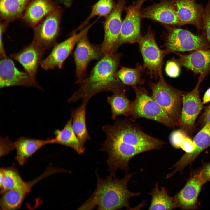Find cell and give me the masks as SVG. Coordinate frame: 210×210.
<instances>
[{
  "label": "cell",
  "mask_w": 210,
  "mask_h": 210,
  "mask_svg": "<svg viewBox=\"0 0 210 210\" xmlns=\"http://www.w3.org/2000/svg\"><path fill=\"white\" fill-rule=\"evenodd\" d=\"M106 139L99 150L108 155L107 162L110 175L116 176L120 169L129 173V163L136 155L161 149L166 143L144 132L140 126L127 119H116L113 125L102 126Z\"/></svg>",
  "instance_id": "cell-1"
},
{
  "label": "cell",
  "mask_w": 210,
  "mask_h": 210,
  "mask_svg": "<svg viewBox=\"0 0 210 210\" xmlns=\"http://www.w3.org/2000/svg\"><path fill=\"white\" fill-rule=\"evenodd\" d=\"M122 56L121 53L104 54L92 68L90 75L79 83L80 87L68 99V102L74 103L85 98L90 99L102 92H113L126 89L117 76Z\"/></svg>",
  "instance_id": "cell-2"
},
{
  "label": "cell",
  "mask_w": 210,
  "mask_h": 210,
  "mask_svg": "<svg viewBox=\"0 0 210 210\" xmlns=\"http://www.w3.org/2000/svg\"><path fill=\"white\" fill-rule=\"evenodd\" d=\"M97 187L91 196L80 206V209L118 210L132 209L130 199L141 193L133 192L127 188L128 183L135 173H126L122 179L111 175L105 179L96 172Z\"/></svg>",
  "instance_id": "cell-3"
},
{
  "label": "cell",
  "mask_w": 210,
  "mask_h": 210,
  "mask_svg": "<svg viewBox=\"0 0 210 210\" xmlns=\"http://www.w3.org/2000/svg\"><path fill=\"white\" fill-rule=\"evenodd\" d=\"M135 97L131 102L128 116L133 122L144 118L158 122L172 128L176 125L157 103L150 96L147 91L141 86L133 88Z\"/></svg>",
  "instance_id": "cell-4"
},
{
  "label": "cell",
  "mask_w": 210,
  "mask_h": 210,
  "mask_svg": "<svg viewBox=\"0 0 210 210\" xmlns=\"http://www.w3.org/2000/svg\"><path fill=\"white\" fill-rule=\"evenodd\" d=\"M164 27L167 30L164 45L166 55L171 52L210 49V43L202 34H197L176 26Z\"/></svg>",
  "instance_id": "cell-5"
},
{
  "label": "cell",
  "mask_w": 210,
  "mask_h": 210,
  "mask_svg": "<svg viewBox=\"0 0 210 210\" xmlns=\"http://www.w3.org/2000/svg\"><path fill=\"white\" fill-rule=\"evenodd\" d=\"M150 86L152 97L173 122L176 126L179 118L183 94L186 92L175 88L169 84L162 74Z\"/></svg>",
  "instance_id": "cell-6"
},
{
  "label": "cell",
  "mask_w": 210,
  "mask_h": 210,
  "mask_svg": "<svg viewBox=\"0 0 210 210\" xmlns=\"http://www.w3.org/2000/svg\"><path fill=\"white\" fill-rule=\"evenodd\" d=\"M206 76L200 75L197 83L191 91L183 95L180 116L176 126L191 136L196 127L195 122L203 108V102L200 97V86Z\"/></svg>",
  "instance_id": "cell-7"
},
{
  "label": "cell",
  "mask_w": 210,
  "mask_h": 210,
  "mask_svg": "<svg viewBox=\"0 0 210 210\" xmlns=\"http://www.w3.org/2000/svg\"><path fill=\"white\" fill-rule=\"evenodd\" d=\"M144 61V70L151 78L157 79L162 74L164 50H161L155 41L153 32L149 29L138 42Z\"/></svg>",
  "instance_id": "cell-8"
},
{
  "label": "cell",
  "mask_w": 210,
  "mask_h": 210,
  "mask_svg": "<svg viewBox=\"0 0 210 210\" xmlns=\"http://www.w3.org/2000/svg\"><path fill=\"white\" fill-rule=\"evenodd\" d=\"M62 15L61 7L58 6L33 27L32 42L46 51L53 48L60 33Z\"/></svg>",
  "instance_id": "cell-9"
},
{
  "label": "cell",
  "mask_w": 210,
  "mask_h": 210,
  "mask_svg": "<svg viewBox=\"0 0 210 210\" xmlns=\"http://www.w3.org/2000/svg\"><path fill=\"white\" fill-rule=\"evenodd\" d=\"M73 53L76 66V76L79 83L88 76L87 68L89 63L93 60H99L104 55L101 45H95L89 40L86 34L78 41Z\"/></svg>",
  "instance_id": "cell-10"
},
{
  "label": "cell",
  "mask_w": 210,
  "mask_h": 210,
  "mask_svg": "<svg viewBox=\"0 0 210 210\" xmlns=\"http://www.w3.org/2000/svg\"><path fill=\"white\" fill-rule=\"evenodd\" d=\"M95 23L94 22L79 33L73 32L67 39L57 43L48 56L41 60L40 63L41 67L46 70L56 68L61 69L76 44L83 36L87 34L90 28Z\"/></svg>",
  "instance_id": "cell-11"
},
{
  "label": "cell",
  "mask_w": 210,
  "mask_h": 210,
  "mask_svg": "<svg viewBox=\"0 0 210 210\" xmlns=\"http://www.w3.org/2000/svg\"><path fill=\"white\" fill-rule=\"evenodd\" d=\"M140 10L133 4L127 7L126 14L122 22L120 32L113 46L112 53H116L124 44L138 43L141 38Z\"/></svg>",
  "instance_id": "cell-12"
},
{
  "label": "cell",
  "mask_w": 210,
  "mask_h": 210,
  "mask_svg": "<svg viewBox=\"0 0 210 210\" xmlns=\"http://www.w3.org/2000/svg\"><path fill=\"white\" fill-rule=\"evenodd\" d=\"M125 0H116L113 8L104 22V37L101 46L104 55L112 53L114 44L119 36L123 21L122 15L126 10Z\"/></svg>",
  "instance_id": "cell-13"
},
{
  "label": "cell",
  "mask_w": 210,
  "mask_h": 210,
  "mask_svg": "<svg viewBox=\"0 0 210 210\" xmlns=\"http://www.w3.org/2000/svg\"><path fill=\"white\" fill-rule=\"evenodd\" d=\"M63 169L51 166L47 168L41 175L35 179L25 182L20 188L6 191L2 194L0 206L2 210H13L21 208L24 199L36 183L47 176L56 173L63 172Z\"/></svg>",
  "instance_id": "cell-14"
},
{
  "label": "cell",
  "mask_w": 210,
  "mask_h": 210,
  "mask_svg": "<svg viewBox=\"0 0 210 210\" xmlns=\"http://www.w3.org/2000/svg\"><path fill=\"white\" fill-rule=\"evenodd\" d=\"M205 183L199 171L192 175L184 187L172 197L175 208L184 209L197 208L198 196Z\"/></svg>",
  "instance_id": "cell-15"
},
{
  "label": "cell",
  "mask_w": 210,
  "mask_h": 210,
  "mask_svg": "<svg viewBox=\"0 0 210 210\" xmlns=\"http://www.w3.org/2000/svg\"><path fill=\"white\" fill-rule=\"evenodd\" d=\"M178 56L172 59L180 66L192 71L195 75L205 76L210 72V49H200L189 52L188 54L174 53Z\"/></svg>",
  "instance_id": "cell-16"
},
{
  "label": "cell",
  "mask_w": 210,
  "mask_h": 210,
  "mask_svg": "<svg viewBox=\"0 0 210 210\" xmlns=\"http://www.w3.org/2000/svg\"><path fill=\"white\" fill-rule=\"evenodd\" d=\"M15 86L39 88L26 72L18 69L10 58L7 56L0 58V88Z\"/></svg>",
  "instance_id": "cell-17"
},
{
  "label": "cell",
  "mask_w": 210,
  "mask_h": 210,
  "mask_svg": "<svg viewBox=\"0 0 210 210\" xmlns=\"http://www.w3.org/2000/svg\"><path fill=\"white\" fill-rule=\"evenodd\" d=\"M46 50L32 42L23 47L18 52L13 53L10 57L19 63L33 82L40 87L36 81L38 69Z\"/></svg>",
  "instance_id": "cell-18"
},
{
  "label": "cell",
  "mask_w": 210,
  "mask_h": 210,
  "mask_svg": "<svg viewBox=\"0 0 210 210\" xmlns=\"http://www.w3.org/2000/svg\"><path fill=\"white\" fill-rule=\"evenodd\" d=\"M142 18H147L163 24L164 25L180 26L179 20L172 0H161L147 7L141 11Z\"/></svg>",
  "instance_id": "cell-19"
},
{
  "label": "cell",
  "mask_w": 210,
  "mask_h": 210,
  "mask_svg": "<svg viewBox=\"0 0 210 210\" xmlns=\"http://www.w3.org/2000/svg\"><path fill=\"white\" fill-rule=\"evenodd\" d=\"M195 146L191 152L185 153L169 168H174L166 177L167 179L171 177L177 172H182L185 167L192 163L198 156L210 146V125L208 123L204 125L193 139Z\"/></svg>",
  "instance_id": "cell-20"
},
{
  "label": "cell",
  "mask_w": 210,
  "mask_h": 210,
  "mask_svg": "<svg viewBox=\"0 0 210 210\" xmlns=\"http://www.w3.org/2000/svg\"><path fill=\"white\" fill-rule=\"evenodd\" d=\"M196 0H172L178 18L182 25L192 24L198 31L202 30V6L197 3Z\"/></svg>",
  "instance_id": "cell-21"
},
{
  "label": "cell",
  "mask_w": 210,
  "mask_h": 210,
  "mask_svg": "<svg viewBox=\"0 0 210 210\" xmlns=\"http://www.w3.org/2000/svg\"><path fill=\"white\" fill-rule=\"evenodd\" d=\"M58 6L52 0H31L21 19L26 25L33 27Z\"/></svg>",
  "instance_id": "cell-22"
},
{
  "label": "cell",
  "mask_w": 210,
  "mask_h": 210,
  "mask_svg": "<svg viewBox=\"0 0 210 210\" xmlns=\"http://www.w3.org/2000/svg\"><path fill=\"white\" fill-rule=\"evenodd\" d=\"M16 151L15 159L19 164L23 166L28 159L44 146L54 144L53 139L46 140L24 136L19 137L14 143Z\"/></svg>",
  "instance_id": "cell-23"
},
{
  "label": "cell",
  "mask_w": 210,
  "mask_h": 210,
  "mask_svg": "<svg viewBox=\"0 0 210 210\" xmlns=\"http://www.w3.org/2000/svg\"><path fill=\"white\" fill-rule=\"evenodd\" d=\"M88 98L83 99L82 103L77 108H73L71 117L72 127L81 144L85 146V143L90 139L86 123V109L90 99Z\"/></svg>",
  "instance_id": "cell-24"
},
{
  "label": "cell",
  "mask_w": 210,
  "mask_h": 210,
  "mask_svg": "<svg viewBox=\"0 0 210 210\" xmlns=\"http://www.w3.org/2000/svg\"><path fill=\"white\" fill-rule=\"evenodd\" d=\"M54 134L55 137L53 138L54 144L70 147L79 155L84 153L85 147L81 144L73 129L71 117L62 130H56L55 131Z\"/></svg>",
  "instance_id": "cell-25"
},
{
  "label": "cell",
  "mask_w": 210,
  "mask_h": 210,
  "mask_svg": "<svg viewBox=\"0 0 210 210\" xmlns=\"http://www.w3.org/2000/svg\"><path fill=\"white\" fill-rule=\"evenodd\" d=\"M31 0H0L1 20L9 23L22 17Z\"/></svg>",
  "instance_id": "cell-26"
},
{
  "label": "cell",
  "mask_w": 210,
  "mask_h": 210,
  "mask_svg": "<svg viewBox=\"0 0 210 210\" xmlns=\"http://www.w3.org/2000/svg\"><path fill=\"white\" fill-rule=\"evenodd\" d=\"M25 182L22 179L17 168L14 165L1 168L0 170V193L18 189Z\"/></svg>",
  "instance_id": "cell-27"
},
{
  "label": "cell",
  "mask_w": 210,
  "mask_h": 210,
  "mask_svg": "<svg viewBox=\"0 0 210 210\" xmlns=\"http://www.w3.org/2000/svg\"><path fill=\"white\" fill-rule=\"evenodd\" d=\"M168 191L166 188L161 186L160 190L156 182L154 187L148 193L151 200L149 210H169L175 209L172 197L168 194Z\"/></svg>",
  "instance_id": "cell-28"
},
{
  "label": "cell",
  "mask_w": 210,
  "mask_h": 210,
  "mask_svg": "<svg viewBox=\"0 0 210 210\" xmlns=\"http://www.w3.org/2000/svg\"><path fill=\"white\" fill-rule=\"evenodd\" d=\"M126 89L113 92V95L107 98V103L110 106L112 119L116 120L118 116L123 115L127 117L131 102L126 95Z\"/></svg>",
  "instance_id": "cell-29"
},
{
  "label": "cell",
  "mask_w": 210,
  "mask_h": 210,
  "mask_svg": "<svg viewBox=\"0 0 210 210\" xmlns=\"http://www.w3.org/2000/svg\"><path fill=\"white\" fill-rule=\"evenodd\" d=\"M144 71L143 66L138 63L134 68L121 67L118 71L117 76L124 85L130 86L133 88L145 83V79L142 77Z\"/></svg>",
  "instance_id": "cell-30"
},
{
  "label": "cell",
  "mask_w": 210,
  "mask_h": 210,
  "mask_svg": "<svg viewBox=\"0 0 210 210\" xmlns=\"http://www.w3.org/2000/svg\"><path fill=\"white\" fill-rule=\"evenodd\" d=\"M114 5L113 0H99L92 6L91 12L88 18L74 32H77L83 28L95 16L106 18L112 11Z\"/></svg>",
  "instance_id": "cell-31"
},
{
  "label": "cell",
  "mask_w": 210,
  "mask_h": 210,
  "mask_svg": "<svg viewBox=\"0 0 210 210\" xmlns=\"http://www.w3.org/2000/svg\"><path fill=\"white\" fill-rule=\"evenodd\" d=\"M202 34L210 43V0L204 8L202 16Z\"/></svg>",
  "instance_id": "cell-32"
},
{
  "label": "cell",
  "mask_w": 210,
  "mask_h": 210,
  "mask_svg": "<svg viewBox=\"0 0 210 210\" xmlns=\"http://www.w3.org/2000/svg\"><path fill=\"white\" fill-rule=\"evenodd\" d=\"M188 136L180 129L172 132L169 136V141L172 146L175 148H181L186 138Z\"/></svg>",
  "instance_id": "cell-33"
},
{
  "label": "cell",
  "mask_w": 210,
  "mask_h": 210,
  "mask_svg": "<svg viewBox=\"0 0 210 210\" xmlns=\"http://www.w3.org/2000/svg\"><path fill=\"white\" fill-rule=\"evenodd\" d=\"M180 66L175 61L172 59L168 60L166 63L165 71L169 77L175 78L178 77L180 72Z\"/></svg>",
  "instance_id": "cell-34"
},
{
  "label": "cell",
  "mask_w": 210,
  "mask_h": 210,
  "mask_svg": "<svg viewBox=\"0 0 210 210\" xmlns=\"http://www.w3.org/2000/svg\"><path fill=\"white\" fill-rule=\"evenodd\" d=\"M2 146L1 147L0 157L8 154L10 152L15 148L14 143L8 138L2 137Z\"/></svg>",
  "instance_id": "cell-35"
},
{
  "label": "cell",
  "mask_w": 210,
  "mask_h": 210,
  "mask_svg": "<svg viewBox=\"0 0 210 210\" xmlns=\"http://www.w3.org/2000/svg\"><path fill=\"white\" fill-rule=\"evenodd\" d=\"M9 23L6 21H1L0 24V56H3L6 55L3 43V35L6 31Z\"/></svg>",
  "instance_id": "cell-36"
},
{
  "label": "cell",
  "mask_w": 210,
  "mask_h": 210,
  "mask_svg": "<svg viewBox=\"0 0 210 210\" xmlns=\"http://www.w3.org/2000/svg\"><path fill=\"white\" fill-rule=\"evenodd\" d=\"M199 123L203 126L207 123L210 125V104L205 108L199 118Z\"/></svg>",
  "instance_id": "cell-37"
},
{
  "label": "cell",
  "mask_w": 210,
  "mask_h": 210,
  "mask_svg": "<svg viewBox=\"0 0 210 210\" xmlns=\"http://www.w3.org/2000/svg\"><path fill=\"white\" fill-rule=\"evenodd\" d=\"M199 172L205 183L210 181V162L204 165Z\"/></svg>",
  "instance_id": "cell-38"
},
{
  "label": "cell",
  "mask_w": 210,
  "mask_h": 210,
  "mask_svg": "<svg viewBox=\"0 0 210 210\" xmlns=\"http://www.w3.org/2000/svg\"><path fill=\"white\" fill-rule=\"evenodd\" d=\"M210 102V88L205 92L203 98V103L205 104Z\"/></svg>",
  "instance_id": "cell-39"
},
{
  "label": "cell",
  "mask_w": 210,
  "mask_h": 210,
  "mask_svg": "<svg viewBox=\"0 0 210 210\" xmlns=\"http://www.w3.org/2000/svg\"><path fill=\"white\" fill-rule=\"evenodd\" d=\"M148 0H137L132 3L136 7L140 9L144 3Z\"/></svg>",
  "instance_id": "cell-40"
},
{
  "label": "cell",
  "mask_w": 210,
  "mask_h": 210,
  "mask_svg": "<svg viewBox=\"0 0 210 210\" xmlns=\"http://www.w3.org/2000/svg\"><path fill=\"white\" fill-rule=\"evenodd\" d=\"M66 7H69L72 4L74 0H57Z\"/></svg>",
  "instance_id": "cell-41"
},
{
  "label": "cell",
  "mask_w": 210,
  "mask_h": 210,
  "mask_svg": "<svg viewBox=\"0 0 210 210\" xmlns=\"http://www.w3.org/2000/svg\"></svg>",
  "instance_id": "cell-42"
}]
</instances>
